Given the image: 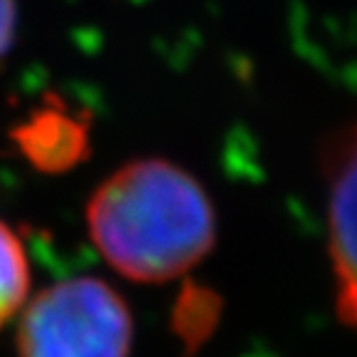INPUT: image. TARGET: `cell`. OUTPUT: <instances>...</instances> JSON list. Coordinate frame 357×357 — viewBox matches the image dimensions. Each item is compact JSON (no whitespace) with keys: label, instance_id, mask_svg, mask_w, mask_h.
<instances>
[{"label":"cell","instance_id":"1","mask_svg":"<svg viewBox=\"0 0 357 357\" xmlns=\"http://www.w3.org/2000/svg\"><path fill=\"white\" fill-rule=\"evenodd\" d=\"M87 229L102 258L124 278L167 283L213 248L216 211L189 172L167 159H139L95 191Z\"/></svg>","mask_w":357,"mask_h":357},{"label":"cell","instance_id":"2","mask_svg":"<svg viewBox=\"0 0 357 357\" xmlns=\"http://www.w3.org/2000/svg\"><path fill=\"white\" fill-rule=\"evenodd\" d=\"M132 312L97 278H70L22 305L20 357H129Z\"/></svg>","mask_w":357,"mask_h":357},{"label":"cell","instance_id":"3","mask_svg":"<svg viewBox=\"0 0 357 357\" xmlns=\"http://www.w3.org/2000/svg\"><path fill=\"white\" fill-rule=\"evenodd\" d=\"M328 245L337 283V315L357 330V117L325 154Z\"/></svg>","mask_w":357,"mask_h":357},{"label":"cell","instance_id":"4","mask_svg":"<svg viewBox=\"0 0 357 357\" xmlns=\"http://www.w3.org/2000/svg\"><path fill=\"white\" fill-rule=\"evenodd\" d=\"M30 293V263L20 236L0 221V328L10 323Z\"/></svg>","mask_w":357,"mask_h":357},{"label":"cell","instance_id":"5","mask_svg":"<svg viewBox=\"0 0 357 357\" xmlns=\"http://www.w3.org/2000/svg\"><path fill=\"white\" fill-rule=\"evenodd\" d=\"M17 33V0H0V65L10 55Z\"/></svg>","mask_w":357,"mask_h":357}]
</instances>
